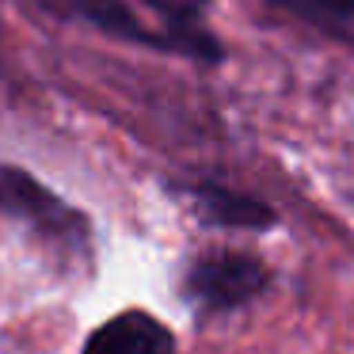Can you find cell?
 <instances>
[{
	"mask_svg": "<svg viewBox=\"0 0 354 354\" xmlns=\"http://www.w3.org/2000/svg\"><path fill=\"white\" fill-rule=\"evenodd\" d=\"M0 209L12 214V217L42 225V229H50V232H65V229H77L80 225L46 187L35 183V179L19 168H0Z\"/></svg>",
	"mask_w": 354,
	"mask_h": 354,
	"instance_id": "7a4b0ae2",
	"label": "cell"
},
{
	"mask_svg": "<svg viewBox=\"0 0 354 354\" xmlns=\"http://www.w3.org/2000/svg\"><path fill=\"white\" fill-rule=\"evenodd\" d=\"M282 4L320 31L354 42V0H282Z\"/></svg>",
	"mask_w": 354,
	"mask_h": 354,
	"instance_id": "5b68a950",
	"label": "cell"
},
{
	"mask_svg": "<svg viewBox=\"0 0 354 354\" xmlns=\"http://www.w3.org/2000/svg\"><path fill=\"white\" fill-rule=\"evenodd\" d=\"M84 354H176V339L149 313H122L88 339Z\"/></svg>",
	"mask_w": 354,
	"mask_h": 354,
	"instance_id": "3957f363",
	"label": "cell"
},
{
	"mask_svg": "<svg viewBox=\"0 0 354 354\" xmlns=\"http://www.w3.org/2000/svg\"><path fill=\"white\" fill-rule=\"evenodd\" d=\"M263 286H267V270L248 255H209V259L194 263L187 274V293L206 308L244 305Z\"/></svg>",
	"mask_w": 354,
	"mask_h": 354,
	"instance_id": "6da1fadb",
	"label": "cell"
},
{
	"mask_svg": "<svg viewBox=\"0 0 354 354\" xmlns=\"http://www.w3.org/2000/svg\"><path fill=\"white\" fill-rule=\"evenodd\" d=\"M194 202L209 225H225V229H270L274 225L270 206L248 198V194L225 191V187H198Z\"/></svg>",
	"mask_w": 354,
	"mask_h": 354,
	"instance_id": "277c9868",
	"label": "cell"
}]
</instances>
